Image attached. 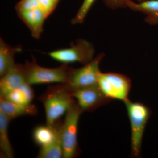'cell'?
<instances>
[{"mask_svg": "<svg viewBox=\"0 0 158 158\" xmlns=\"http://www.w3.org/2000/svg\"><path fill=\"white\" fill-rule=\"evenodd\" d=\"M45 110L46 124L52 127L76 101L65 84L48 86L38 97Z\"/></svg>", "mask_w": 158, "mask_h": 158, "instance_id": "obj_1", "label": "cell"}, {"mask_svg": "<svg viewBox=\"0 0 158 158\" xmlns=\"http://www.w3.org/2000/svg\"><path fill=\"white\" fill-rule=\"evenodd\" d=\"M127 110L131 127V152L130 157L139 158L144 130L151 115L148 107L140 102L129 99L123 102Z\"/></svg>", "mask_w": 158, "mask_h": 158, "instance_id": "obj_2", "label": "cell"}, {"mask_svg": "<svg viewBox=\"0 0 158 158\" xmlns=\"http://www.w3.org/2000/svg\"><path fill=\"white\" fill-rule=\"evenodd\" d=\"M26 82L32 85L39 84L59 83L66 84L71 67L68 64H62L56 68H46L38 65L35 57L31 62L23 64Z\"/></svg>", "mask_w": 158, "mask_h": 158, "instance_id": "obj_3", "label": "cell"}, {"mask_svg": "<svg viewBox=\"0 0 158 158\" xmlns=\"http://www.w3.org/2000/svg\"><path fill=\"white\" fill-rule=\"evenodd\" d=\"M82 113L76 101L65 114L62 128L63 158H76L80 155L77 141L78 125Z\"/></svg>", "mask_w": 158, "mask_h": 158, "instance_id": "obj_4", "label": "cell"}, {"mask_svg": "<svg viewBox=\"0 0 158 158\" xmlns=\"http://www.w3.org/2000/svg\"><path fill=\"white\" fill-rule=\"evenodd\" d=\"M104 56L105 54L101 53L81 68L71 67L68 81L65 84L71 93L98 85L99 76L101 73L99 65Z\"/></svg>", "mask_w": 158, "mask_h": 158, "instance_id": "obj_5", "label": "cell"}, {"mask_svg": "<svg viewBox=\"0 0 158 158\" xmlns=\"http://www.w3.org/2000/svg\"><path fill=\"white\" fill-rule=\"evenodd\" d=\"M95 50L92 43L84 39L72 43L69 48L61 49L48 53L52 59L62 64L79 62L85 65L93 60Z\"/></svg>", "mask_w": 158, "mask_h": 158, "instance_id": "obj_6", "label": "cell"}, {"mask_svg": "<svg viewBox=\"0 0 158 158\" xmlns=\"http://www.w3.org/2000/svg\"><path fill=\"white\" fill-rule=\"evenodd\" d=\"M98 86L103 93L111 100L124 102L129 99L131 81L128 77L115 73H101Z\"/></svg>", "mask_w": 158, "mask_h": 158, "instance_id": "obj_7", "label": "cell"}, {"mask_svg": "<svg viewBox=\"0 0 158 158\" xmlns=\"http://www.w3.org/2000/svg\"><path fill=\"white\" fill-rule=\"evenodd\" d=\"M18 15L31 32L43 30L48 17L37 6V0H21L15 7Z\"/></svg>", "mask_w": 158, "mask_h": 158, "instance_id": "obj_8", "label": "cell"}, {"mask_svg": "<svg viewBox=\"0 0 158 158\" xmlns=\"http://www.w3.org/2000/svg\"><path fill=\"white\" fill-rule=\"evenodd\" d=\"M71 94L82 113L93 112L111 101L103 93L98 85L75 90Z\"/></svg>", "mask_w": 158, "mask_h": 158, "instance_id": "obj_9", "label": "cell"}, {"mask_svg": "<svg viewBox=\"0 0 158 158\" xmlns=\"http://www.w3.org/2000/svg\"><path fill=\"white\" fill-rule=\"evenodd\" d=\"M23 64H16L0 80V96H4L26 83Z\"/></svg>", "mask_w": 158, "mask_h": 158, "instance_id": "obj_10", "label": "cell"}, {"mask_svg": "<svg viewBox=\"0 0 158 158\" xmlns=\"http://www.w3.org/2000/svg\"><path fill=\"white\" fill-rule=\"evenodd\" d=\"M0 112L11 121L22 116L37 115L38 110L37 107L33 104L22 105L15 103L0 96Z\"/></svg>", "mask_w": 158, "mask_h": 158, "instance_id": "obj_11", "label": "cell"}, {"mask_svg": "<svg viewBox=\"0 0 158 158\" xmlns=\"http://www.w3.org/2000/svg\"><path fill=\"white\" fill-rule=\"evenodd\" d=\"M125 3L127 8L144 13L146 15L145 22L151 25L158 24V0H147L138 3L126 0Z\"/></svg>", "mask_w": 158, "mask_h": 158, "instance_id": "obj_12", "label": "cell"}, {"mask_svg": "<svg viewBox=\"0 0 158 158\" xmlns=\"http://www.w3.org/2000/svg\"><path fill=\"white\" fill-rule=\"evenodd\" d=\"M22 51L20 45L11 46L0 39V77H2L15 64V55Z\"/></svg>", "mask_w": 158, "mask_h": 158, "instance_id": "obj_13", "label": "cell"}, {"mask_svg": "<svg viewBox=\"0 0 158 158\" xmlns=\"http://www.w3.org/2000/svg\"><path fill=\"white\" fill-rule=\"evenodd\" d=\"M61 119L57 121L52 127L45 125L37 126L33 132V140L40 147L50 144L56 137L58 130L62 122Z\"/></svg>", "mask_w": 158, "mask_h": 158, "instance_id": "obj_14", "label": "cell"}, {"mask_svg": "<svg viewBox=\"0 0 158 158\" xmlns=\"http://www.w3.org/2000/svg\"><path fill=\"white\" fill-rule=\"evenodd\" d=\"M0 96L15 103L28 105L32 103L35 94L31 85L26 82L6 95Z\"/></svg>", "mask_w": 158, "mask_h": 158, "instance_id": "obj_15", "label": "cell"}, {"mask_svg": "<svg viewBox=\"0 0 158 158\" xmlns=\"http://www.w3.org/2000/svg\"><path fill=\"white\" fill-rule=\"evenodd\" d=\"M10 120L0 112V150L1 156L7 158L14 157V151L9 141L8 127Z\"/></svg>", "mask_w": 158, "mask_h": 158, "instance_id": "obj_16", "label": "cell"}, {"mask_svg": "<svg viewBox=\"0 0 158 158\" xmlns=\"http://www.w3.org/2000/svg\"><path fill=\"white\" fill-rule=\"evenodd\" d=\"M62 122L63 120L60 125L56 139L50 144L44 147H40L37 158H63V150L62 138Z\"/></svg>", "mask_w": 158, "mask_h": 158, "instance_id": "obj_17", "label": "cell"}, {"mask_svg": "<svg viewBox=\"0 0 158 158\" xmlns=\"http://www.w3.org/2000/svg\"><path fill=\"white\" fill-rule=\"evenodd\" d=\"M95 1V0H84L75 16L72 19L71 23L75 25L84 22L85 17Z\"/></svg>", "mask_w": 158, "mask_h": 158, "instance_id": "obj_18", "label": "cell"}, {"mask_svg": "<svg viewBox=\"0 0 158 158\" xmlns=\"http://www.w3.org/2000/svg\"><path fill=\"white\" fill-rule=\"evenodd\" d=\"M40 9L48 17L56 8L60 0H37Z\"/></svg>", "mask_w": 158, "mask_h": 158, "instance_id": "obj_19", "label": "cell"}, {"mask_svg": "<svg viewBox=\"0 0 158 158\" xmlns=\"http://www.w3.org/2000/svg\"><path fill=\"white\" fill-rule=\"evenodd\" d=\"M126 0H103L105 6L112 9H116L119 8H127L126 6ZM138 2L141 3L147 0H137Z\"/></svg>", "mask_w": 158, "mask_h": 158, "instance_id": "obj_20", "label": "cell"}]
</instances>
